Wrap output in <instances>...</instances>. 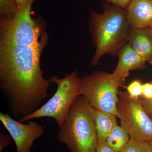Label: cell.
<instances>
[{
    "mask_svg": "<svg viewBox=\"0 0 152 152\" xmlns=\"http://www.w3.org/2000/svg\"><path fill=\"white\" fill-rule=\"evenodd\" d=\"M148 28V30L150 34L151 35V36L152 37V23L151 24V26H150L148 28Z\"/></svg>",
    "mask_w": 152,
    "mask_h": 152,
    "instance_id": "cell-23",
    "label": "cell"
},
{
    "mask_svg": "<svg viewBox=\"0 0 152 152\" xmlns=\"http://www.w3.org/2000/svg\"><path fill=\"white\" fill-rule=\"evenodd\" d=\"M121 152H152L149 142L139 141L131 139Z\"/></svg>",
    "mask_w": 152,
    "mask_h": 152,
    "instance_id": "cell-14",
    "label": "cell"
},
{
    "mask_svg": "<svg viewBox=\"0 0 152 152\" xmlns=\"http://www.w3.org/2000/svg\"><path fill=\"white\" fill-rule=\"evenodd\" d=\"M51 83L57 85L56 91L45 104L37 111L19 121L23 123L33 119L49 117L54 119L59 127L64 121L71 104L76 98L80 95V79L77 71L66 74L63 78L54 76L49 79Z\"/></svg>",
    "mask_w": 152,
    "mask_h": 152,
    "instance_id": "cell-5",
    "label": "cell"
},
{
    "mask_svg": "<svg viewBox=\"0 0 152 152\" xmlns=\"http://www.w3.org/2000/svg\"><path fill=\"white\" fill-rule=\"evenodd\" d=\"M34 1L27 0L13 15L2 18L0 42L45 46L46 34L39 20L31 17V9Z\"/></svg>",
    "mask_w": 152,
    "mask_h": 152,
    "instance_id": "cell-4",
    "label": "cell"
},
{
    "mask_svg": "<svg viewBox=\"0 0 152 152\" xmlns=\"http://www.w3.org/2000/svg\"><path fill=\"white\" fill-rule=\"evenodd\" d=\"M105 1L107 2L119 6L127 10L131 2V0H105Z\"/></svg>",
    "mask_w": 152,
    "mask_h": 152,
    "instance_id": "cell-20",
    "label": "cell"
},
{
    "mask_svg": "<svg viewBox=\"0 0 152 152\" xmlns=\"http://www.w3.org/2000/svg\"><path fill=\"white\" fill-rule=\"evenodd\" d=\"M130 140L128 133L121 126L117 124L109 134L106 143L116 152H121Z\"/></svg>",
    "mask_w": 152,
    "mask_h": 152,
    "instance_id": "cell-13",
    "label": "cell"
},
{
    "mask_svg": "<svg viewBox=\"0 0 152 152\" xmlns=\"http://www.w3.org/2000/svg\"><path fill=\"white\" fill-rule=\"evenodd\" d=\"M95 152H96V151H95Z\"/></svg>",
    "mask_w": 152,
    "mask_h": 152,
    "instance_id": "cell-25",
    "label": "cell"
},
{
    "mask_svg": "<svg viewBox=\"0 0 152 152\" xmlns=\"http://www.w3.org/2000/svg\"><path fill=\"white\" fill-rule=\"evenodd\" d=\"M118 56V62L113 75L115 80L121 86L131 71L143 69L147 62L128 42L122 47Z\"/></svg>",
    "mask_w": 152,
    "mask_h": 152,
    "instance_id": "cell-9",
    "label": "cell"
},
{
    "mask_svg": "<svg viewBox=\"0 0 152 152\" xmlns=\"http://www.w3.org/2000/svg\"><path fill=\"white\" fill-rule=\"evenodd\" d=\"M96 152H116L113 150L107 145L106 143L98 142L96 148Z\"/></svg>",
    "mask_w": 152,
    "mask_h": 152,
    "instance_id": "cell-21",
    "label": "cell"
},
{
    "mask_svg": "<svg viewBox=\"0 0 152 152\" xmlns=\"http://www.w3.org/2000/svg\"><path fill=\"white\" fill-rule=\"evenodd\" d=\"M91 107L83 95L76 98L57 135L70 152H95L97 145Z\"/></svg>",
    "mask_w": 152,
    "mask_h": 152,
    "instance_id": "cell-3",
    "label": "cell"
},
{
    "mask_svg": "<svg viewBox=\"0 0 152 152\" xmlns=\"http://www.w3.org/2000/svg\"><path fill=\"white\" fill-rule=\"evenodd\" d=\"M126 10L131 29L147 28L152 23V0H131Z\"/></svg>",
    "mask_w": 152,
    "mask_h": 152,
    "instance_id": "cell-10",
    "label": "cell"
},
{
    "mask_svg": "<svg viewBox=\"0 0 152 152\" xmlns=\"http://www.w3.org/2000/svg\"><path fill=\"white\" fill-rule=\"evenodd\" d=\"M117 110L121 126L131 139L139 141L152 140V121L138 99H132L127 92L118 91Z\"/></svg>",
    "mask_w": 152,
    "mask_h": 152,
    "instance_id": "cell-7",
    "label": "cell"
},
{
    "mask_svg": "<svg viewBox=\"0 0 152 152\" xmlns=\"http://www.w3.org/2000/svg\"><path fill=\"white\" fill-rule=\"evenodd\" d=\"M144 110L152 121V99H147L141 97L139 99Z\"/></svg>",
    "mask_w": 152,
    "mask_h": 152,
    "instance_id": "cell-17",
    "label": "cell"
},
{
    "mask_svg": "<svg viewBox=\"0 0 152 152\" xmlns=\"http://www.w3.org/2000/svg\"><path fill=\"white\" fill-rule=\"evenodd\" d=\"M15 1L16 3L18 8L19 9L24 4L26 1L27 0H15Z\"/></svg>",
    "mask_w": 152,
    "mask_h": 152,
    "instance_id": "cell-22",
    "label": "cell"
},
{
    "mask_svg": "<svg viewBox=\"0 0 152 152\" xmlns=\"http://www.w3.org/2000/svg\"><path fill=\"white\" fill-rule=\"evenodd\" d=\"M119 87L113 74L96 71L80 79V94L84 96L92 107L118 118Z\"/></svg>",
    "mask_w": 152,
    "mask_h": 152,
    "instance_id": "cell-6",
    "label": "cell"
},
{
    "mask_svg": "<svg viewBox=\"0 0 152 152\" xmlns=\"http://www.w3.org/2000/svg\"><path fill=\"white\" fill-rule=\"evenodd\" d=\"M90 32L96 47L92 64H97L101 58L110 54L118 56L122 47L127 42L131 28L127 18V10L107 2L103 12H91Z\"/></svg>",
    "mask_w": 152,
    "mask_h": 152,
    "instance_id": "cell-2",
    "label": "cell"
},
{
    "mask_svg": "<svg viewBox=\"0 0 152 152\" xmlns=\"http://www.w3.org/2000/svg\"><path fill=\"white\" fill-rule=\"evenodd\" d=\"M141 97L147 99H152V82L142 85V95Z\"/></svg>",
    "mask_w": 152,
    "mask_h": 152,
    "instance_id": "cell-18",
    "label": "cell"
},
{
    "mask_svg": "<svg viewBox=\"0 0 152 152\" xmlns=\"http://www.w3.org/2000/svg\"><path fill=\"white\" fill-rule=\"evenodd\" d=\"M149 143L150 145L151 146V147L152 149V140L151 141H150L149 142Z\"/></svg>",
    "mask_w": 152,
    "mask_h": 152,
    "instance_id": "cell-24",
    "label": "cell"
},
{
    "mask_svg": "<svg viewBox=\"0 0 152 152\" xmlns=\"http://www.w3.org/2000/svg\"><path fill=\"white\" fill-rule=\"evenodd\" d=\"M13 139L10 135L1 134H0V152H2L5 148L12 143Z\"/></svg>",
    "mask_w": 152,
    "mask_h": 152,
    "instance_id": "cell-19",
    "label": "cell"
},
{
    "mask_svg": "<svg viewBox=\"0 0 152 152\" xmlns=\"http://www.w3.org/2000/svg\"><path fill=\"white\" fill-rule=\"evenodd\" d=\"M0 120L15 145L16 152H31L34 142L45 133L43 126L30 121L27 124L14 119L10 114L0 113Z\"/></svg>",
    "mask_w": 152,
    "mask_h": 152,
    "instance_id": "cell-8",
    "label": "cell"
},
{
    "mask_svg": "<svg viewBox=\"0 0 152 152\" xmlns=\"http://www.w3.org/2000/svg\"><path fill=\"white\" fill-rule=\"evenodd\" d=\"M91 110L98 142L106 143L110 133L117 125V117L111 114L99 110L92 107Z\"/></svg>",
    "mask_w": 152,
    "mask_h": 152,
    "instance_id": "cell-12",
    "label": "cell"
},
{
    "mask_svg": "<svg viewBox=\"0 0 152 152\" xmlns=\"http://www.w3.org/2000/svg\"><path fill=\"white\" fill-rule=\"evenodd\" d=\"M15 0H0V16L1 18L11 17L18 11Z\"/></svg>",
    "mask_w": 152,
    "mask_h": 152,
    "instance_id": "cell-15",
    "label": "cell"
},
{
    "mask_svg": "<svg viewBox=\"0 0 152 152\" xmlns=\"http://www.w3.org/2000/svg\"><path fill=\"white\" fill-rule=\"evenodd\" d=\"M142 84L140 80L131 82L126 87L127 92L132 99H138L142 95Z\"/></svg>",
    "mask_w": 152,
    "mask_h": 152,
    "instance_id": "cell-16",
    "label": "cell"
},
{
    "mask_svg": "<svg viewBox=\"0 0 152 152\" xmlns=\"http://www.w3.org/2000/svg\"><path fill=\"white\" fill-rule=\"evenodd\" d=\"M127 42L150 65H152V37L148 28L131 29Z\"/></svg>",
    "mask_w": 152,
    "mask_h": 152,
    "instance_id": "cell-11",
    "label": "cell"
},
{
    "mask_svg": "<svg viewBox=\"0 0 152 152\" xmlns=\"http://www.w3.org/2000/svg\"><path fill=\"white\" fill-rule=\"evenodd\" d=\"M45 46L0 42V86L11 115L19 121L40 107L51 83L44 78L40 58Z\"/></svg>",
    "mask_w": 152,
    "mask_h": 152,
    "instance_id": "cell-1",
    "label": "cell"
}]
</instances>
